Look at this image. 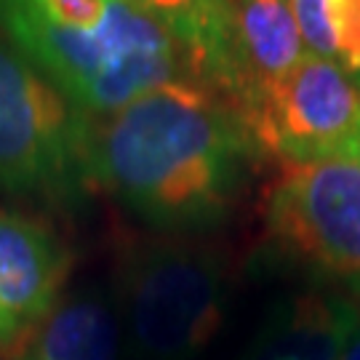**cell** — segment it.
Masks as SVG:
<instances>
[{"label":"cell","mask_w":360,"mask_h":360,"mask_svg":"<svg viewBox=\"0 0 360 360\" xmlns=\"http://www.w3.org/2000/svg\"><path fill=\"white\" fill-rule=\"evenodd\" d=\"M240 117L193 77L91 117V181L144 224L193 235L230 217L254 158Z\"/></svg>","instance_id":"6da1fadb"},{"label":"cell","mask_w":360,"mask_h":360,"mask_svg":"<svg viewBox=\"0 0 360 360\" xmlns=\"http://www.w3.org/2000/svg\"><path fill=\"white\" fill-rule=\"evenodd\" d=\"M227 267L214 248L155 238L131 248L120 267L117 309L139 360H195L227 312Z\"/></svg>","instance_id":"7a4b0ae2"},{"label":"cell","mask_w":360,"mask_h":360,"mask_svg":"<svg viewBox=\"0 0 360 360\" xmlns=\"http://www.w3.org/2000/svg\"><path fill=\"white\" fill-rule=\"evenodd\" d=\"M91 115L0 38V190L75 206L89 190Z\"/></svg>","instance_id":"3957f363"},{"label":"cell","mask_w":360,"mask_h":360,"mask_svg":"<svg viewBox=\"0 0 360 360\" xmlns=\"http://www.w3.org/2000/svg\"><path fill=\"white\" fill-rule=\"evenodd\" d=\"M264 235L283 257L360 278V160H283L264 193Z\"/></svg>","instance_id":"277c9868"},{"label":"cell","mask_w":360,"mask_h":360,"mask_svg":"<svg viewBox=\"0 0 360 360\" xmlns=\"http://www.w3.org/2000/svg\"><path fill=\"white\" fill-rule=\"evenodd\" d=\"M257 155L283 160L349 158L360 134V83L307 51L281 80L235 112Z\"/></svg>","instance_id":"5b68a950"},{"label":"cell","mask_w":360,"mask_h":360,"mask_svg":"<svg viewBox=\"0 0 360 360\" xmlns=\"http://www.w3.org/2000/svg\"><path fill=\"white\" fill-rule=\"evenodd\" d=\"M70 251L43 221L0 208V360H25L65 296Z\"/></svg>","instance_id":"8992f818"},{"label":"cell","mask_w":360,"mask_h":360,"mask_svg":"<svg viewBox=\"0 0 360 360\" xmlns=\"http://www.w3.org/2000/svg\"><path fill=\"white\" fill-rule=\"evenodd\" d=\"M307 53L291 0H230V65L219 99L238 112Z\"/></svg>","instance_id":"52a82bcc"},{"label":"cell","mask_w":360,"mask_h":360,"mask_svg":"<svg viewBox=\"0 0 360 360\" xmlns=\"http://www.w3.org/2000/svg\"><path fill=\"white\" fill-rule=\"evenodd\" d=\"M358 323L360 307L349 296L296 294L272 309L243 360H339Z\"/></svg>","instance_id":"ba28073f"},{"label":"cell","mask_w":360,"mask_h":360,"mask_svg":"<svg viewBox=\"0 0 360 360\" xmlns=\"http://www.w3.org/2000/svg\"><path fill=\"white\" fill-rule=\"evenodd\" d=\"M123 339L117 302L99 288H80L59 299L25 360H120Z\"/></svg>","instance_id":"9c48e42d"},{"label":"cell","mask_w":360,"mask_h":360,"mask_svg":"<svg viewBox=\"0 0 360 360\" xmlns=\"http://www.w3.org/2000/svg\"><path fill=\"white\" fill-rule=\"evenodd\" d=\"M187 53L193 77L219 96L230 65V0H131Z\"/></svg>","instance_id":"30bf717a"},{"label":"cell","mask_w":360,"mask_h":360,"mask_svg":"<svg viewBox=\"0 0 360 360\" xmlns=\"http://www.w3.org/2000/svg\"><path fill=\"white\" fill-rule=\"evenodd\" d=\"M13 3H19L22 8L40 19L99 35L134 53L187 62V53L181 51L179 43L147 13L139 11L131 0H13Z\"/></svg>","instance_id":"8fae6325"},{"label":"cell","mask_w":360,"mask_h":360,"mask_svg":"<svg viewBox=\"0 0 360 360\" xmlns=\"http://www.w3.org/2000/svg\"><path fill=\"white\" fill-rule=\"evenodd\" d=\"M291 8L309 51L360 83V0H291Z\"/></svg>","instance_id":"7c38bea8"},{"label":"cell","mask_w":360,"mask_h":360,"mask_svg":"<svg viewBox=\"0 0 360 360\" xmlns=\"http://www.w3.org/2000/svg\"><path fill=\"white\" fill-rule=\"evenodd\" d=\"M339 360H360V323L355 326V331L349 334L347 345H345V352Z\"/></svg>","instance_id":"4fadbf2b"},{"label":"cell","mask_w":360,"mask_h":360,"mask_svg":"<svg viewBox=\"0 0 360 360\" xmlns=\"http://www.w3.org/2000/svg\"><path fill=\"white\" fill-rule=\"evenodd\" d=\"M349 158L360 160V134H358V139H355V144H352V153H349Z\"/></svg>","instance_id":"5bb4252c"}]
</instances>
